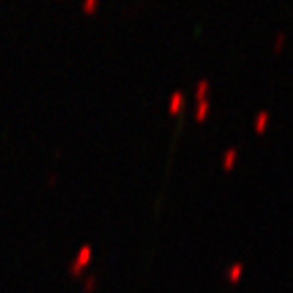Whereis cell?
Instances as JSON below:
<instances>
[{"label": "cell", "mask_w": 293, "mask_h": 293, "mask_svg": "<svg viewBox=\"0 0 293 293\" xmlns=\"http://www.w3.org/2000/svg\"><path fill=\"white\" fill-rule=\"evenodd\" d=\"M184 94L180 92V90H177V92H173L170 96V103H168V110H170L171 115H178V113L182 112V108H184Z\"/></svg>", "instance_id": "cell-1"}, {"label": "cell", "mask_w": 293, "mask_h": 293, "mask_svg": "<svg viewBox=\"0 0 293 293\" xmlns=\"http://www.w3.org/2000/svg\"><path fill=\"white\" fill-rule=\"evenodd\" d=\"M208 112H210V101H208V99L198 101L196 110H194V115H196V120H198V122H201V120L207 119Z\"/></svg>", "instance_id": "cell-2"}, {"label": "cell", "mask_w": 293, "mask_h": 293, "mask_svg": "<svg viewBox=\"0 0 293 293\" xmlns=\"http://www.w3.org/2000/svg\"><path fill=\"white\" fill-rule=\"evenodd\" d=\"M210 90V81L208 80H200L196 83V90H194V97L196 101H203L207 99V94Z\"/></svg>", "instance_id": "cell-3"}, {"label": "cell", "mask_w": 293, "mask_h": 293, "mask_svg": "<svg viewBox=\"0 0 293 293\" xmlns=\"http://www.w3.org/2000/svg\"><path fill=\"white\" fill-rule=\"evenodd\" d=\"M269 122H270V115H269V113H267V112H260L258 117H256V120H255L256 133H258V135L265 133V129H267V126H269Z\"/></svg>", "instance_id": "cell-4"}, {"label": "cell", "mask_w": 293, "mask_h": 293, "mask_svg": "<svg viewBox=\"0 0 293 293\" xmlns=\"http://www.w3.org/2000/svg\"><path fill=\"white\" fill-rule=\"evenodd\" d=\"M286 41H288V35H286V32H285V30L276 32L274 41H272V48H274L276 53H279V51H283V48L286 46Z\"/></svg>", "instance_id": "cell-5"}, {"label": "cell", "mask_w": 293, "mask_h": 293, "mask_svg": "<svg viewBox=\"0 0 293 293\" xmlns=\"http://www.w3.org/2000/svg\"><path fill=\"white\" fill-rule=\"evenodd\" d=\"M242 272H244L242 263H237V265H233L232 269L228 270V274H226L228 281L232 283V285H235V283H239V281H240V278H242Z\"/></svg>", "instance_id": "cell-6"}, {"label": "cell", "mask_w": 293, "mask_h": 293, "mask_svg": "<svg viewBox=\"0 0 293 293\" xmlns=\"http://www.w3.org/2000/svg\"><path fill=\"white\" fill-rule=\"evenodd\" d=\"M237 157H239V155H237L235 150H228L226 154H224V161H223V168H224V170H226V171L232 170L233 164L237 162Z\"/></svg>", "instance_id": "cell-7"}, {"label": "cell", "mask_w": 293, "mask_h": 293, "mask_svg": "<svg viewBox=\"0 0 293 293\" xmlns=\"http://www.w3.org/2000/svg\"><path fill=\"white\" fill-rule=\"evenodd\" d=\"M99 2L101 0H81V7H83V11H87V12H94V11H97V7H99Z\"/></svg>", "instance_id": "cell-8"}, {"label": "cell", "mask_w": 293, "mask_h": 293, "mask_svg": "<svg viewBox=\"0 0 293 293\" xmlns=\"http://www.w3.org/2000/svg\"><path fill=\"white\" fill-rule=\"evenodd\" d=\"M89 258H90V249L89 247H85V249L80 253V263L81 265H85V263L89 262Z\"/></svg>", "instance_id": "cell-9"}]
</instances>
